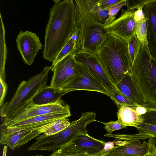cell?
Instances as JSON below:
<instances>
[{
  "mask_svg": "<svg viewBox=\"0 0 156 156\" xmlns=\"http://www.w3.org/2000/svg\"><path fill=\"white\" fill-rule=\"evenodd\" d=\"M0 106L1 107L3 105L4 100L8 89V85L5 81L3 80L0 77Z\"/></svg>",
  "mask_w": 156,
  "mask_h": 156,
  "instance_id": "cell-33",
  "label": "cell"
},
{
  "mask_svg": "<svg viewBox=\"0 0 156 156\" xmlns=\"http://www.w3.org/2000/svg\"><path fill=\"white\" fill-rule=\"evenodd\" d=\"M50 156H93L87 155L76 154L61 151L59 149L54 151Z\"/></svg>",
  "mask_w": 156,
  "mask_h": 156,
  "instance_id": "cell-37",
  "label": "cell"
},
{
  "mask_svg": "<svg viewBox=\"0 0 156 156\" xmlns=\"http://www.w3.org/2000/svg\"><path fill=\"white\" fill-rule=\"evenodd\" d=\"M136 128L139 132L153 135L156 136V125L143 122Z\"/></svg>",
  "mask_w": 156,
  "mask_h": 156,
  "instance_id": "cell-31",
  "label": "cell"
},
{
  "mask_svg": "<svg viewBox=\"0 0 156 156\" xmlns=\"http://www.w3.org/2000/svg\"><path fill=\"white\" fill-rule=\"evenodd\" d=\"M32 156H43L40 155H36Z\"/></svg>",
  "mask_w": 156,
  "mask_h": 156,
  "instance_id": "cell-41",
  "label": "cell"
},
{
  "mask_svg": "<svg viewBox=\"0 0 156 156\" xmlns=\"http://www.w3.org/2000/svg\"><path fill=\"white\" fill-rule=\"evenodd\" d=\"M135 32L142 44L144 45L148 49L146 18L140 22H136Z\"/></svg>",
  "mask_w": 156,
  "mask_h": 156,
  "instance_id": "cell-26",
  "label": "cell"
},
{
  "mask_svg": "<svg viewBox=\"0 0 156 156\" xmlns=\"http://www.w3.org/2000/svg\"><path fill=\"white\" fill-rule=\"evenodd\" d=\"M144 156H156V153L147 154Z\"/></svg>",
  "mask_w": 156,
  "mask_h": 156,
  "instance_id": "cell-40",
  "label": "cell"
},
{
  "mask_svg": "<svg viewBox=\"0 0 156 156\" xmlns=\"http://www.w3.org/2000/svg\"><path fill=\"white\" fill-rule=\"evenodd\" d=\"M131 73L145 104H156V60L143 44Z\"/></svg>",
  "mask_w": 156,
  "mask_h": 156,
  "instance_id": "cell-4",
  "label": "cell"
},
{
  "mask_svg": "<svg viewBox=\"0 0 156 156\" xmlns=\"http://www.w3.org/2000/svg\"><path fill=\"white\" fill-rule=\"evenodd\" d=\"M110 97L116 104L118 108L123 106L136 107L138 105L120 93L117 89L110 94Z\"/></svg>",
  "mask_w": 156,
  "mask_h": 156,
  "instance_id": "cell-27",
  "label": "cell"
},
{
  "mask_svg": "<svg viewBox=\"0 0 156 156\" xmlns=\"http://www.w3.org/2000/svg\"><path fill=\"white\" fill-rule=\"evenodd\" d=\"M74 54L70 53L58 62L51 70L53 72L50 87L58 88L71 81L77 75V63Z\"/></svg>",
  "mask_w": 156,
  "mask_h": 156,
  "instance_id": "cell-9",
  "label": "cell"
},
{
  "mask_svg": "<svg viewBox=\"0 0 156 156\" xmlns=\"http://www.w3.org/2000/svg\"><path fill=\"white\" fill-rule=\"evenodd\" d=\"M114 145L113 141L106 142L104 148L100 152L94 155L93 156H100L105 154L113 148L115 147Z\"/></svg>",
  "mask_w": 156,
  "mask_h": 156,
  "instance_id": "cell-36",
  "label": "cell"
},
{
  "mask_svg": "<svg viewBox=\"0 0 156 156\" xmlns=\"http://www.w3.org/2000/svg\"><path fill=\"white\" fill-rule=\"evenodd\" d=\"M122 0H97L98 6L101 8L105 9L110 7L120 2Z\"/></svg>",
  "mask_w": 156,
  "mask_h": 156,
  "instance_id": "cell-34",
  "label": "cell"
},
{
  "mask_svg": "<svg viewBox=\"0 0 156 156\" xmlns=\"http://www.w3.org/2000/svg\"><path fill=\"white\" fill-rule=\"evenodd\" d=\"M44 132L42 128L33 131L22 130L10 132L1 125L0 143L14 150L37 137Z\"/></svg>",
  "mask_w": 156,
  "mask_h": 156,
  "instance_id": "cell-15",
  "label": "cell"
},
{
  "mask_svg": "<svg viewBox=\"0 0 156 156\" xmlns=\"http://www.w3.org/2000/svg\"><path fill=\"white\" fill-rule=\"evenodd\" d=\"M149 139L142 143L139 140L126 141L125 144L118 145L100 156H144L147 154L156 153V140Z\"/></svg>",
  "mask_w": 156,
  "mask_h": 156,
  "instance_id": "cell-11",
  "label": "cell"
},
{
  "mask_svg": "<svg viewBox=\"0 0 156 156\" xmlns=\"http://www.w3.org/2000/svg\"><path fill=\"white\" fill-rule=\"evenodd\" d=\"M105 137H113L121 140L128 141L133 140H145L152 138H156L154 135L139 132L135 134H107L104 135Z\"/></svg>",
  "mask_w": 156,
  "mask_h": 156,
  "instance_id": "cell-25",
  "label": "cell"
},
{
  "mask_svg": "<svg viewBox=\"0 0 156 156\" xmlns=\"http://www.w3.org/2000/svg\"><path fill=\"white\" fill-rule=\"evenodd\" d=\"M69 142L88 155L93 156L101 151L106 143L91 136L87 133L76 135Z\"/></svg>",
  "mask_w": 156,
  "mask_h": 156,
  "instance_id": "cell-18",
  "label": "cell"
},
{
  "mask_svg": "<svg viewBox=\"0 0 156 156\" xmlns=\"http://www.w3.org/2000/svg\"><path fill=\"white\" fill-rule=\"evenodd\" d=\"M126 4V0H122L118 3L105 9L108 11L109 14V17L106 26L110 24L115 20L117 13Z\"/></svg>",
  "mask_w": 156,
  "mask_h": 156,
  "instance_id": "cell-28",
  "label": "cell"
},
{
  "mask_svg": "<svg viewBox=\"0 0 156 156\" xmlns=\"http://www.w3.org/2000/svg\"><path fill=\"white\" fill-rule=\"evenodd\" d=\"M65 94L55 88L47 86L34 97L32 102L37 105H44L57 101Z\"/></svg>",
  "mask_w": 156,
  "mask_h": 156,
  "instance_id": "cell-20",
  "label": "cell"
},
{
  "mask_svg": "<svg viewBox=\"0 0 156 156\" xmlns=\"http://www.w3.org/2000/svg\"><path fill=\"white\" fill-rule=\"evenodd\" d=\"M143 10L146 20L148 50L156 60V2L144 6Z\"/></svg>",
  "mask_w": 156,
  "mask_h": 156,
  "instance_id": "cell-16",
  "label": "cell"
},
{
  "mask_svg": "<svg viewBox=\"0 0 156 156\" xmlns=\"http://www.w3.org/2000/svg\"><path fill=\"white\" fill-rule=\"evenodd\" d=\"M117 121L126 126L136 127L143 121L142 115H138L135 110V107L123 106L118 108Z\"/></svg>",
  "mask_w": 156,
  "mask_h": 156,
  "instance_id": "cell-19",
  "label": "cell"
},
{
  "mask_svg": "<svg viewBox=\"0 0 156 156\" xmlns=\"http://www.w3.org/2000/svg\"><path fill=\"white\" fill-rule=\"evenodd\" d=\"M143 7H141L136 10L134 16L135 22L141 21L145 18L144 12L143 10Z\"/></svg>",
  "mask_w": 156,
  "mask_h": 156,
  "instance_id": "cell-35",
  "label": "cell"
},
{
  "mask_svg": "<svg viewBox=\"0 0 156 156\" xmlns=\"http://www.w3.org/2000/svg\"><path fill=\"white\" fill-rule=\"evenodd\" d=\"M74 2L75 30L78 34L90 23L96 22L105 26L109 12L98 6L97 0H76Z\"/></svg>",
  "mask_w": 156,
  "mask_h": 156,
  "instance_id": "cell-5",
  "label": "cell"
},
{
  "mask_svg": "<svg viewBox=\"0 0 156 156\" xmlns=\"http://www.w3.org/2000/svg\"><path fill=\"white\" fill-rule=\"evenodd\" d=\"M70 123L68 118L58 119L49 124L44 133L47 136L56 134L69 126Z\"/></svg>",
  "mask_w": 156,
  "mask_h": 156,
  "instance_id": "cell-23",
  "label": "cell"
},
{
  "mask_svg": "<svg viewBox=\"0 0 156 156\" xmlns=\"http://www.w3.org/2000/svg\"><path fill=\"white\" fill-rule=\"evenodd\" d=\"M45 29L43 58L52 62L75 31L73 0H54Z\"/></svg>",
  "mask_w": 156,
  "mask_h": 156,
  "instance_id": "cell-1",
  "label": "cell"
},
{
  "mask_svg": "<svg viewBox=\"0 0 156 156\" xmlns=\"http://www.w3.org/2000/svg\"><path fill=\"white\" fill-rule=\"evenodd\" d=\"M16 42L24 62L29 66L32 64L35 56L43 46L37 34L30 31H20Z\"/></svg>",
  "mask_w": 156,
  "mask_h": 156,
  "instance_id": "cell-13",
  "label": "cell"
},
{
  "mask_svg": "<svg viewBox=\"0 0 156 156\" xmlns=\"http://www.w3.org/2000/svg\"><path fill=\"white\" fill-rule=\"evenodd\" d=\"M71 115L70 113L50 114L1 125L10 132L22 130L33 131L42 128L58 119L68 118Z\"/></svg>",
  "mask_w": 156,
  "mask_h": 156,
  "instance_id": "cell-12",
  "label": "cell"
},
{
  "mask_svg": "<svg viewBox=\"0 0 156 156\" xmlns=\"http://www.w3.org/2000/svg\"><path fill=\"white\" fill-rule=\"evenodd\" d=\"M64 113H70V108L61 98L55 103L44 105H36L32 101L11 119L4 121L3 123L16 122L37 116Z\"/></svg>",
  "mask_w": 156,
  "mask_h": 156,
  "instance_id": "cell-8",
  "label": "cell"
},
{
  "mask_svg": "<svg viewBox=\"0 0 156 156\" xmlns=\"http://www.w3.org/2000/svg\"><path fill=\"white\" fill-rule=\"evenodd\" d=\"M142 116L143 122L156 125V111L147 109V113Z\"/></svg>",
  "mask_w": 156,
  "mask_h": 156,
  "instance_id": "cell-32",
  "label": "cell"
},
{
  "mask_svg": "<svg viewBox=\"0 0 156 156\" xmlns=\"http://www.w3.org/2000/svg\"><path fill=\"white\" fill-rule=\"evenodd\" d=\"M155 2L156 0H126V6L128 11H132Z\"/></svg>",
  "mask_w": 156,
  "mask_h": 156,
  "instance_id": "cell-29",
  "label": "cell"
},
{
  "mask_svg": "<svg viewBox=\"0 0 156 156\" xmlns=\"http://www.w3.org/2000/svg\"><path fill=\"white\" fill-rule=\"evenodd\" d=\"M80 50L77 33L75 30L58 55L53 61L51 66V67L68 54L72 53L75 55L77 52Z\"/></svg>",
  "mask_w": 156,
  "mask_h": 156,
  "instance_id": "cell-21",
  "label": "cell"
},
{
  "mask_svg": "<svg viewBox=\"0 0 156 156\" xmlns=\"http://www.w3.org/2000/svg\"><path fill=\"white\" fill-rule=\"evenodd\" d=\"M115 86L120 93L137 105L145 104L131 73L124 76Z\"/></svg>",
  "mask_w": 156,
  "mask_h": 156,
  "instance_id": "cell-17",
  "label": "cell"
},
{
  "mask_svg": "<svg viewBox=\"0 0 156 156\" xmlns=\"http://www.w3.org/2000/svg\"><path fill=\"white\" fill-rule=\"evenodd\" d=\"M105 27L96 22L85 26L77 34L81 50L96 54L108 33Z\"/></svg>",
  "mask_w": 156,
  "mask_h": 156,
  "instance_id": "cell-7",
  "label": "cell"
},
{
  "mask_svg": "<svg viewBox=\"0 0 156 156\" xmlns=\"http://www.w3.org/2000/svg\"></svg>",
  "mask_w": 156,
  "mask_h": 156,
  "instance_id": "cell-42",
  "label": "cell"
},
{
  "mask_svg": "<svg viewBox=\"0 0 156 156\" xmlns=\"http://www.w3.org/2000/svg\"><path fill=\"white\" fill-rule=\"evenodd\" d=\"M0 18L1 49L2 50V55L0 58V77L5 81V66L7 50L5 39V30L1 13Z\"/></svg>",
  "mask_w": 156,
  "mask_h": 156,
  "instance_id": "cell-22",
  "label": "cell"
},
{
  "mask_svg": "<svg viewBox=\"0 0 156 156\" xmlns=\"http://www.w3.org/2000/svg\"><path fill=\"white\" fill-rule=\"evenodd\" d=\"M136 10L128 11L122 9L120 16L105 28L109 33L128 41L135 33V21L134 16Z\"/></svg>",
  "mask_w": 156,
  "mask_h": 156,
  "instance_id": "cell-14",
  "label": "cell"
},
{
  "mask_svg": "<svg viewBox=\"0 0 156 156\" xmlns=\"http://www.w3.org/2000/svg\"><path fill=\"white\" fill-rule=\"evenodd\" d=\"M105 125L104 128L108 134H111L114 131L123 128H126L127 126L123 125L117 120L115 121H110L108 122H100Z\"/></svg>",
  "mask_w": 156,
  "mask_h": 156,
  "instance_id": "cell-30",
  "label": "cell"
},
{
  "mask_svg": "<svg viewBox=\"0 0 156 156\" xmlns=\"http://www.w3.org/2000/svg\"><path fill=\"white\" fill-rule=\"evenodd\" d=\"M51 69V66H46L39 73L20 83L11 99L0 107V115L3 121L11 119L46 87L48 74Z\"/></svg>",
  "mask_w": 156,
  "mask_h": 156,
  "instance_id": "cell-3",
  "label": "cell"
},
{
  "mask_svg": "<svg viewBox=\"0 0 156 156\" xmlns=\"http://www.w3.org/2000/svg\"><path fill=\"white\" fill-rule=\"evenodd\" d=\"M8 146L5 145L3 148V153L2 156H6L8 150Z\"/></svg>",
  "mask_w": 156,
  "mask_h": 156,
  "instance_id": "cell-39",
  "label": "cell"
},
{
  "mask_svg": "<svg viewBox=\"0 0 156 156\" xmlns=\"http://www.w3.org/2000/svg\"><path fill=\"white\" fill-rule=\"evenodd\" d=\"M127 42L129 51L133 65L138 55L142 43L137 38L135 32Z\"/></svg>",
  "mask_w": 156,
  "mask_h": 156,
  "instance_id": "cell-24",
  "label": "cell"
},
{
  "mask_svg": "<svg viewBox=\"0 0 156 156\" xmlns=\"http://www.w3.org/2000/svg\"><path fill=\"white\" fill-rule=\"evenodd\" d=\"M135 110L139 115H143L147 112V109L143 105H138L135 107Z\"/></svg>",
  "mask_w": 156,
  "mask_h": 156,
  "instance_id": "cell-38",
  "label": "cell"
},
{
  "mask_svg": "<svg viewBox=\"0 0 156 156\" xmlns=\"http://www.w3.org/2000/svg\"><path fill=\"white\" fill-rule=\"evenodd\" d=\"M78 73L70 82L62 87L55 88L65 94L72 91L83 90L97 92L110 97V93L83 65L77 63Z\"/></svg>",
  "mask_w": 156,
  "mask_h": 156,
  "instance_id": "cell-6",
  "label": "cell"
},
{
  "mask_svg": "<svg viewBox=\"0 0 156 156\" xmlns=\"http://www.w3.org/2000/svg\"><path fill=\"white\" fill-rule=\"evenodd\" d=\"M74 57L76 63L86 67L111 94L116 89L109 79L96 54L80 50L75 53Z\"/></svg>",
  "mask_w": 156,
  "mask_h": 156,
  "instance_id": "cell-10",
  "label": "cell"
},
{
  "mask_svg": "<svg viewBox=\"0 0 156 156\" xmlns=\"http://www.w3.org/2000/svg\"><path fill=\"white\" fill-rule=\"evenodd\" d=\"M96 55L115 86L131 73L133 65L125 40L108 33Z\"/></svg>",
  "mask_w": 156,
  "mask_h": 156,
  "instance_id": "cell-2",
  "label": "cell"
}]
</instances>
